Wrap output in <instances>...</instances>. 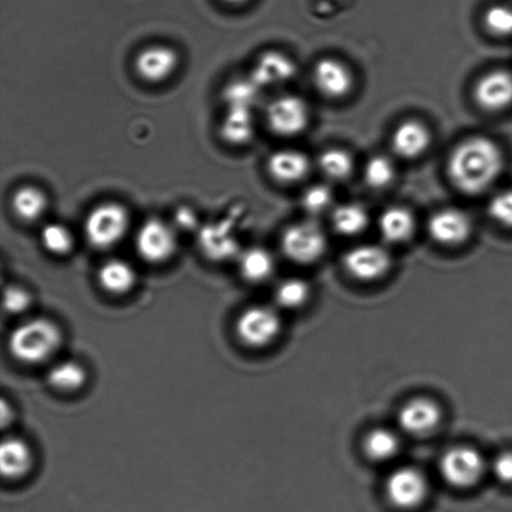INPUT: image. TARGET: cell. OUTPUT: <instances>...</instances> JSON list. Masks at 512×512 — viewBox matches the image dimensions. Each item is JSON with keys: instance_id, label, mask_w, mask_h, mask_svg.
I'll return each instance as SVG.
<instances>
[{"instance_id": "1", "label": "cell", "mask_w": 512, "mask_h": 512, "mask_svg": "<svg viewBox=\"0 0 512 512\" xmlns=\"http://www.w3.org/2000/svg\"><path fill=\"white\" fill-rule=\"evenodd\" d=\"M503 150L489 138L464 140L449 157L448 174L451 183L465 194L476 195L489 189L503 173Z\"/></svg>"}, {"instance_id": "2", "label": "cell", "mask_w": 512, "mask_h": 512, "mask_svg": "<svg viewBox=\"0 0 512 512\" xmlns=\"http://www.w3.org/2000/svg\"><path fill=\"white\" fill-rule=\"evenodd\" d=\"M63 343V334L53 320L33 318L15 326L9 334L8 348L19 363H44L57 353Z\"/></svg>"}, {"instance_id": "3", "label": "cell", "mask_w": 512, "mask_h": 512, "mask_svg": "<svg viewBox=\"0 0 512 512\" xmlns=\"http://www.w3.org/2000/svg\"><path fill=\"white\" fill-rule=\"evenodd\" d=\"M129 214L117 203H105L93 209L85 220V237L95 249L105 250L117 245L127 234Z\"/></svg>"}, {"instance_id": "4", "label": "cell", "mask_w": 512, "mask_h": 512, "mask_svg": "<svg viewBox=\"0 0 512 512\" xmlns=\"http://www.w3.org/2000/svg\"><path fill=\"white\" fill-rule=\"evenodd\" d=\"M326 248V234L313 220L291 225L281 237L283 253L296 264L315 263L325 254Z\"/></svg>"}, {"instance_id": "5", "label": "cell", "mask_w": 512, "mask_h": 512, "mask_svg": "<svg viewBox=\"0 0 512 512\" xmlns=\"http://www.w3.org/2000/svg\"><path fill=\"white\" fill-rule=\"evenodd\" d=\"M281 318L268 305H254L245 309L235 323V333L244 345L250 348H264L278 338Z\"/></svg>"}, {"instance_id": "6", "label": "cell", "mask_w": 512, "mask_h": 512, "mask_svg": "<svg viewBox=\"0 0 512 512\" xmlns=\"http://www.w3.org/2000/svg\"><path fill=\"white\" fill-rule=\"evenodd\" d=\"M439 469L446 483L454 488L468 489L483 478L486 464L478 450L456 446L441 456Z\"/></svg>"}, {"instance_id": "7", "label": "cell", "mask_w": 512, "mask_h": 512, "mask_svg": "<svg viewBox=\"0 0 512 512\" xmlns=\"http://www.w3.org/2000/svg\"><path fill=\"white\" fill-rule=\"evenodd\" d=\"M429 485L423 471L403 466L386 479L385 495L390 504L400 510H414L424 503Z\"/></svg>"}, {"instance_id": "8", "label": "cell", "mask_w": 512, "mask_h": 512, "mask_svg": "<svg viewBox=\"0 0 512 512\" xmlns=\"http://www.w3.org/2000/svg\"><path fill=\"white\" fill-rule=\"evenodd\" d=\"M266 120L271 132L281 137H295L308 127L310 110L304 99L284 95L269 105Z\"/></svg>"}, {"instance_id": "9", "label": "cell", "mask_w": 512, "mask_h": 512, "mask_svg": "<svg viewBox=\"0 0 512 512\" xmlns=\"http://www.w3.org/2000/svg\"><path fill=\"white\" fill-rule=\"evenodd\" d=\"M135 245L145 261L159 264L172 258L177 250V237L168 224L152 219L139 229Z\"/></svg>"}, {"instance_id": "10", "label": "cell", "mask_w": 512, "mask_h": 512, "mask_svg": "<svg viewBox=\"0 0 512 512\" xmlns=\"http://www.w3.org/2000/svg\"><path fill=\"white\" fill-rule=\"evenodd\" d=\"M346 271L361 281H374L388 273L391 256L383 247L375 244L359 245L350 249L343 260Z\"/></svg>"}, {"instance_id": "11", "label": "cell", "mask_w": 512, "mask_h": 512, "mask_svg": "<svg viewBox=\"0 0 512 512\" xmlns=\"http://www.w3.org/2000/svg\"><path fill=\"white\" fill-rule=\"evenodd\" d=\"M476 104L485 112L498 113L512 107V73L496 69L478 80L474 89Z\"/></svg>"}, {"instance_id": "12", "label": "cell", "mask_w": 512, "mask_h": 512, "mask_svg": "<svg viewBox=\"0 0 512 512\" xmlns=\"http://www.w3.org/2000/svg\"><path fill=\"white\" fill-rule=\"evenodd\" d=\"M428 232L436 243L445 247H456L470 238L473 223L463 210L446 208L431 215Z\"/></svg>"}, {"instance_id": "13", "label": "cell", "mask_w": 512, "mask_h": 512, "mask_svg": "<svg viewBox=\"0 0 512 512\" xmlns=\"http://www.w3.org/2000/svg\"><path fill=\"white\" fill-rule=\"evenodd\" d=\"M441 409L434 400L415 398L401 406L398 421L406 434L424 436L438 428Z\"/></svg>"}, {"instance_id": "14", "label": "cell", "mask_w": 512, "mask_h": 512, "mask_svg": "<svg viewBox=\"0 0 512 512\" xmlns=\"http://www.w3.org/2000/svg\"><path fill=\"white\" fill-rule=\"evenodd\" d=\"M313 77L316 89L330 99L346 97L354 85L351 70L334 58L319 60L315 65Z\"/></svg>"}, {"instance_id": "15", "label": "cell", "mask_w": 512, "mask_h": 512, "mask_svg": "<svg viewBox=\"0 0 512 512\" xmlns=\"http://www.w3.org/2000/svg\"><path fill=\"white\" fill-rule=\"evenodd\" d=\"M178 64L177 52L165 45H153L144 49L135 59V69L139 77L149 83H162L172 77Z\"/></svg>"}, {"instance_id": "16", "label": "cell", "mask_w": 512, "mask_h": 512, "mask_svg": "<svg viewBox=\"0 0 512 512\" xmlns=\"http://www.w3.org/2000/svg\"><path fill=\"white\" fill-rule=\"evenodd\" d=\"M394 152L401 158L416 159L426 153L431 145V133L418 120H406L395 129L391 137Z\"/></svg>"}, {"instance_id": "17", "label": "cell", "mask_w": 512, "mask_h": 512, "mask_svg": "<svg viewBox=\"0 0 512 512\" xmlns=\"http://www.w3.org/2000/svg\"><path fill=\"white\" fill-rule=\"evenodd\" d=\"M296 74V65L293 59L286 57L285 54L275 52H266L259 58L255 64L252 74L253 82L261 87L269 85H279L289 82Z\"/></svg>"}, {"instance_id": "18", "label": "cell", "mask_w": 512, "mask_h": 512, "mask_svg": "<svg viewBox=\"0 0 512 512\" xmlns=\"http://www.w3.org/2000/svg\"><path fill=\"white\" fill-rule=\"evenodd\" d=\"M271 178L281 184H294L310 172V162L304 153L296 149H283L271 154L268 160Z\"/></svg>"}, {"instance_id": "19", "label": "cell", "mask_w": 512, "mask_h": 512, "mask_svg": "<svg viewBox=\"0 0 512 512\" xmlns=\"http://www.w3.org/2000/svg\"><path fill=\"white\" fill-rule=\"evenodd\" d=\"M34 463L32 449L19 438L4 439L0 446V470L5 479L24 478Z\"/></svg>"}, {"instance_id": "20", "label": "cell", "mask_w": 512, "mask_h": 512, "mask_svg": "<svg viewBox=\"0 0 512 512\" xmlns=\"http://www.w3.org/2000/svg\"><path fill=\"white\" fill-rule=\"evenodd\" d=\"M199 245L207 258L225 261L239 254V243L224 224H209L199 234Z\"/></svg>"}, {"instance_id": "21", "label": "cell", "mask_w": 512, "mask_h": 512, "mask_svg": "<svg viewBox=\"0 0 512 512\" xmlns=\"http://www.w3.org/2000/svg\"><path fill=\"white\" fill-rule=\"evenodd\" d=\"M381 237L390 244L405 243L415 232V218L409 209L391 207L379 218Z\"/></svg>"}, {"instance_id": "22", "label": "cell", "mask_w": 512, "mask_h": 512, "mask_svg": "<svg viewBox=\"0 0 512 512\" xmlns=\"http://www.w3.org/2000/svg\"><path fill=\"white\" fill-rule=\"evenodd\" d=\"M98 280L105 291L114 295L129 293L137 283L132 265L122 259H110L99 269Z\"/></svg>"}, {"instance_id": "23", "label": "cell", "mask_w": 512, "mask_h": 512, "mask_svg": "<svg viewBox=\"0 0 512 512\" xmlns=\"http://www.w3.org/2000/svg\"><path fill=\"white\" fill-rule=\"evenodd\" d=\"M239 269L249 283H263L273 275L275 260L264 248H250L239 255Z\"/></svg>"}, {"instance_id": "24", "label": "cell", "mask_w": 512, "mask_h": 512, "mask_svg": "<svg viewBox=\"0 0 512 512\" xmlns=\"http://www.w3.org/2000/svg\"><path fill=\"white\" fill-rule=\"evenodd\" d=\"M220 133L225 142L229 144L243 145L250 142L254 135L252 109L229 108Z\"/></svg>"}, {"instance_id": "25", "label": "cell", "mask_w": 512, "mask_h": 512, "mask_svg": "<svg viewBox=\"0 0 512 512\" xmlns=\"http://www.w3.org/2000/svg\"><path fill=\"white\" fill-rule=\"evenodd\" d=\"M336 232L346 237H354L364 232L369 224V214L363 205L345 203L333 209L331 214Z\"/></svg>"}, {"instance_id": "26", "label": "cell", "mask_w": 512, "mask_h": 512, "mask_svg": "<svg viewBox=\"0 0 512 512\" xmlns=\"http://www.w3.org/2000/svg\"><path fill=\"white\" fill-rule=\"evenodd\" d=\"M87 378V370L84 369V366L73 360L54 365L47 374L48 384L63 393H73V391L82 389L87 383Z\"/></svg>"}, {"instance_id": "27", "label": "cell", "mask_w": 512, "mask_h": 512, "mask_svg": "<svg viewBox=\"0 0 512 512\" xmlns=\"http://www.w3.org/2000/svg\"><path fill=\"white\" fill-rule=\"evenodd\" d=\"M363 448L370 460L375 463H385L398 454L400 441L393 430L378 428L366 434Z\"/></svg>"}, {"instance_id": "28", "label": "cell", "mask_w": 512, "mask_h": 512, "mask_svg": "<svg viewBox=\"0 0 512 512\" xmlns=\"http://www.w3.org/2000/svg\"><path fill=\"white\" fill-rule=\"evenodd\" d=\"M14 213L25 222H35L42 217L48 207L47 195L34 187L20 188L13 195Z\"/></svg>"}, {"instance_id": "29", "label": "cell", "mask_w": 512, "mask_h": 512, "mask_svg": "<svg viewBox=\"0 0 512 512\" xmlns=\"http://www.w3.org/2000/svg\"><path fill=\"white\" fill-rule=\"evenodd\" d=\"M319 168L326 178L341 182L353 174L354 159L344 149H328L319 157Z\"/></svg>"}, {"instance_id": "30", "label": "cell", "mask_w": 512, "mask_h": 512, "mask_svg": "<svg viewBox=\"0 0 512 512\" xmlns=\"http://www.w3.org/2000/svg\"><path fill=\"white\" fill-rule=\"evenodd\" d=\"M310 286L305 280L290 278L276 286L274 298L276 304L284 309H298L308 301Z\"/></svg>"}, {"instance_id": "31", "label": "cell", "mask_w": 512, "mask_h": 512, "mask_svg": "<svg viewBox=\"0 0 512 512\" xmlns=\"http://www.w3.org/2000/svg\"><path fill=\"white\" fill-rule=\"evenodd\" d=\"M396 168L393 160L385 155H375L365 164L364 178L373 189H384L394 182Z\"/></svg>"}, {"instance_id": "32", "label": "cell", "mask_w": 512, "mask_h": 512, "mask_svg": "<svg viewBox=\"0 0 512 512\" xmlns=\"http://www.w3.org/2000/svg\"><path fill=\"white\" fill-rule=\"evenodd\" d=\"M42 243L49 253L63 256L72 252L74 237L72 232L62 224H48L42 232Z\"/></svg>"}, {"instance_id": "33", "label": "cell", "mask_w": 512, "mask_h": 512, "mask_svg": "<svg viewBox=\"0 0 512 512\" xmlns=\"http://www.w3.org/2000/svg\"><path fill=\"white\" fill-rule=\"evenodd\" d=\"M334 193L328 185L315 184L305 190L303 197H301V205L305 212L314 215H321L333 207Z\"/></svg>"}, {"instance_id": "34", "label": "cell", "mask_w": 512, "mask_h": 512, "mask_svg": "<svg viewBox=\"0 0 512 512\" xmlns=\"http://www.w3.org/2000/svg\"><path fill=\"white\" fill-rule=\"evenodd\" d=\"M486 29L496 37H512V7L510 5H494L485 13Z\"/></svg>"}, {"instance_id": "35", "label": "cell", "mask_w": 512, "mask_h": 512, "mask_svg": "<svg viewBox=\"0 0 512 512\" xmlns=\"http://www.w3.org/2000/svg\"><path fill=\"white\" fill-rule=\"evenodd\" d=\"M259 87L252 79L244 80V82L234 83L230 85L225 92V102L229 108H248L252 109L258 98Z\"/></svg>"}, {"instance_id": "36", "label": "cell", "mask_w": 512, "mask_h": 512, "mask_svg": "<svg viewBox=\"0 0 512 512\" xmlns=\"http://www.w3.org/2000/svg\"><path fill=\"white\" fill-rule=\"evenodd\" d=\"M32 305V295L27 289L10 285L4 289L3 306L5 313L19 315L25 313Z\"/></svg>"}, {"instance_id": "37", "label": "cell", "mask_w": 512, "mask_h": 512, "mask_svg": "<svg viewBox=\"0 0 512 512\" xmlns=\"http://www.w3.org/2000/svg\"><path fill=\"white\" fill-rule=\"evenodd\" d=\"M488 210L494 222L512 229V189L496 194L490 200Z\"/></svg>"}, {"instance_id": "38", "label": "cell", "mask_w": 512, "mask_h": 512, "mask_svg": "<svg viewBox=\"0 0 512 512\" xmlns=\"http://www.w3.org/2000/svg\"><path fill=\"white\" fill-rule=\"evenodd\" d=\"M491 470L503 484L512 485V450L504 451L493 460Z\"/></svg>"}, {"instance_id": "39", "label": "cell", "mask_w": 512, "mask_h": 512, "mask_svg": "<svg viewBox=\"0 0 512 512\" xmlns=\"http://www.w3.org/2000/svg\"><path fill=\"white\" fill-rule=\"evenodd\" d=\"M13 410L10 408V405L7 403V400H2V425L3 428L13 421Z\"/></svg>"}, {"instance_id": "40", "label": "cell", "mask_w": 512, "mask_h": 512, "mask_svg": "<svg viewBox=\"0 0 512 512\" xmlns=\"http://www.w3.org/2000/svg\"><path fill=\"white\" fill-rule=\"evenodd\" d=\"M224 2L230 3V4H242L247 2V0H224Z\"/></svg>"}]
</instances>
